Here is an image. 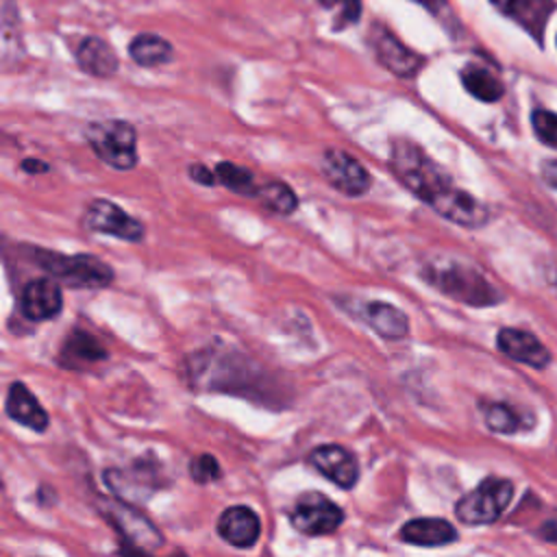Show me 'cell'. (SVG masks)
<instances>
[{"mask_svg": "<svg viewBox=\"0 0 557 557\" xmlns=\"http://www.w3.org/2000/svg\"><path fill=\"white\" fill-rule=\"evenodd\" d=\"M389 168L411 194L431 205L442 218L466 228L483 226L490 220V209L472 194L457 187L420 146L396 139L392 144Z\"/></svg>", "mask_w": 557, "mask_h": 557, "instance_id": "1", "label": "cell"}, {"mask_svg": "<svg viewBox=\"0 0 557 557\" xmlns=\"http://www.w3.org/2000/svg\"><path fill=\"white\" fill-rule=\"evenodd\" d=\"M422 276L426 283H431L446 296L461 300L466 305L485 307L503 300L500 292L481 272L457 261L431 263L422 270Z\"/></svg>", "mask_w": 557, "mask_h": 557, "instance_id": "2", "label": "cell"}, {"mask_svg": "<svg viewBox=\"0 0 557 557\" xmlns=\"http://www.w3.org/2000/svg\"><path fill=\"white\" fill-rule=\"evenodd\" d=\"M91 150L115 170H131L137 165V133L131 122L100 120L85 131Z\"/></svg>", "mask_w": 557, "mask_h": 557, "instance_id": "3", "label": "cell"}, {"mask_svg": "<svg viewBox=\"0 0 557 557\" xmlns=\"http://www.w3.org/2000/svg\"><path fill=\"white\" fill-rule=\"evenodd\" d=\"M39 268L72 287H104L113 278V270L94 255H59L50 250L33 252Z\"/></svg>", "mask_w": 557, "mask_h": 557, "instance_id": "4", "label": "cell"}, {"mask_svg": "<svg viewBox=\"0 0 557 557\" xmlns=\"http://www.w3.org/2000/svg\"><path fill=\"white\" fill-rule=\"evenodd\" d=\"M513 496V483L490 476L459 498L455 513L463 524H490L503 516Z\"/></svg>", "mask_w": 557, "mask_h": 557, "instance_id": "5", "label": "cell"}, {"mask_svg": "<svg viewBox=\"0 0 557 557\" xmlns=\"http://www.w3.org/2000/svg\"><path fill=\"white\" fill-rule=\"evenodd\" d=\"M289 522L305 535H326L344 522V511L324 494L305 492L296 498L289 511Z\"/></svg>", "mask_w": 557, "mask_h": 557, "instance_id": "6", "label": "cell"}, {"mask_svg": "<svg viewBox=\"0 0 557 557\" xmlns=\"http://www.w3.org/2000/svg\"><path fill=\"white\" fill-rule=\"evenodd\" d=\"M100 511L102 516H107L111 527L120 531L122 540L133 544L137 550H154L163 544L161 533L150 524V520L131 505H126V500H102Z\"/></svg>", "mask_w": 557, "mask_h": 557, "instance_id": "7", "label": "cell"}, {"mask_svg": "<svg viewBox=\"0 0 557 557\" xmlns=\"http://www.w3.org/2000/svg\"><path fill=\"white\" fill-rule=\"evenodd\" d=\"M368 44L379 63L400 78H411L422 67V57L407 48L387 26L374 22L368 33Z\"/></svg>", "mask_w": 557, "mask_h": 557, "instance_id": "8", "label": "cell"}, {"mask_svg": "<svg viewBox=\"0 0 557 557\" xmlns=\"http://www.w3.org/2000/svg\"><path fill=\"white\" fill-rule=\"evenodd\" d=\"M83 222L89 231L113 235V237H120L126 242H139L144 237L141 222L135 220L133 215H128L115 202L104 200V198H96L87 205Z\"/></svg>", "mask_w": 557, "mask_h": 557, "instance_id": "9", "label": "cell"}, {"mask_svg": "<svg viewBox=\"0 0 557 557\" xmlns=\"http://www.w3.org/2000/svg\"><path fill=\"white\" fill-rule=\"evenodd\" d=\"M159 470L157 466H148L146 459H137L133 468L126 470H117L111 468L102 474L104 483L111 487V492H115L122 500L126 503H141L146 500L154 490H159V479H157Z\"/></svg>", "mask_w": 557, "mask_h": 557, "instance_id": "10", "label": "cell"}, {"mask_svg": "<svg viewBox=\"0 0 557 557\" xmlns=\"http://www.w3.org/2000/svg\"><path fill=\"white\" fill-rule=\"evenodd\" d=\"M324 178L346 196H361L370 187L368 170L344 150H326L322 157Z\"/></svg>", "mask_w": 557, "mask_h": 557, "instance_id": "11", "label": "cell"}, {"mask_svg": "<svg viewBox=\"0 0 557 557\" xmlns=\"http://www.w3.org/2000/svg\"><path fill=\"white\" fill-rule=\"evenodd\" d=\"M309 461L322 476L331 479L342 490H350L359 481V461H357V457L339 444L315 446L309 453Z\"/></svg>", "mask_w": 557, "mask_h": 557, "instance_id": "12", "label": "cell"}, {"mask_svg": "<svg viewBox=\"0 0 557 557\" xmlns=\"http://www.w3.org/2000/svg\"><path fill=\"white\" fill-rule=\"evenodd\" d=\"M63 309L61 287L54 278H35L24 285L20 296V311L33 322L50 320Z\"/></svg>", "mask_w": 557, "mask_h": 557, "instance_id": "13", "label": "cell"}, {"mask_svg": "<svg viewBox=\"0 0 557 557\" xmlns=\"http://www.w3.org/2000/svg\"><path fill=\"white\" fill-rule=\"evenodd\" d=\"M496 344L500 352L511 357L513 361H520L531 368H546L550 363V352L548 348L533 335L520 329H503L496 335Z\"/></svg>", "mask_w": 557, "mask_h": 557, "instance_id": "14", "label": "cell"}, {"mask_svg": "<svg viewBox=\"0 0 557 557\" xmlns=\"http://www.w3.org/2000/svg\"><path fill=\"white\" fill-rule=\"evenodd\" d=\"M218 533L231 546L248 548L259 540L261 522H259V516L250 507L233 505L220 513Z\"/></svg>", "mask_w": 557, "mask_h": 557, "instance_id": "15", "label": "cell"}, {"mask_svg": "<svg viewBox=\"0 0 557 557\" xmlns=\"http://www.w3.org/2000/svg\"><path fill=\"white\" fill-rule=\"evenodd\" d=\"M503 15L527 28L537 41L555 9L553 0H490Z\"/></svg>", "mask_w": 557, "mask_h": 557, "instance_id": "16", "label": "cell"}, {"mask_svg": "<svg viewBox=\"0 0 557 557\" xmlns=\"http://www.w3.org/2000/svg\"><path fill=\"white\" fill-rule=\"evenodd\" d=\"M4 411L11 420L20 422L22 426H28L37 433L48 429V413L39 405V400L30 394V389L22 381H13L7 394Z\"/></svg>", "mask_w": 557, "mask_h": 557, "instance_id": "17", "label": "cell"}, {"mask_svg": "<svg viewBox=\"0 0 557 557\" xmlns=\"http://www.w3.org/2000/svg\"><path fill=\"white\" fill-rule=\"evenodd\" d=\"M76 63L83 72H87L91 76H98V78H109L120 67L115 50L100 37H85L78 44Z\"/></svg>", "mask_w": 557, "mask_h": 557, "instance_id": "18", "label": "cell"}, {"mask_svg": "<svg viewBox=\"0 0 557 557\" xmlns=\"http://www.w3.org/2000/svg\"><path fill=\"white\" fill-rule=\"evenodd\" d=\"M400 540L416 546H444L457 540V529L444 518H413L403 524Z\"/></svg>", "mask_w": 557, "mask_h": 557, "instance_id": "19", "label": "cell"}, {"mask_svg": "<svg viewBox=\"0 0 557 557\" xmlns=\"http://www.w3.org/2000/svg\"><path fill=\"white\" fill-rule=\"evenodd\" d=\"M363 318L370 324V329L376 331L385 339L405 337L407 331H409L407 315L389 302H381V300L368 302L366 309H363Z\"/></svg>", "mask_w": 557, "mask_h": 557, "instance_id": "20", "label": "cell"}, {"mask_svg": "<svg viewBox=\"0 0 557 557\" xmlns=\"http://www.w3.org/2000/svg\"><path fill=\"white\" fill-rule=\"evenodd\" d=\"M107 357L104 346L87 331H74L59 355V361L63 368H85L89 363L102 361Z\"/></svg>", "mask_w": 557, "mask_h": 557, "instance_id": "21", "label": "cell"}, {"mask_svg": "<svg viewBox=\"0 0 557 557\" xmlns=\"http://www.w3.org/2000/svg\"><path fill=\"white\" fill-rule=\"evenodd\" d=\"M128 54L141 67H157V65L170 63V59L174 57V48L161 35L139 33L137 37L131 39Z\"/></svg>", "mask_w": 557, "mask_h": 557, "instance_id": "22", "label": "cell"}, {"mask_svg": "<svg viewBox=\"0 0 557 557\" xmlns=\"http://www.w3.org/2000/svg\"><path fill=\"white\" fill-rule=\"evenodd\" d=\"M461 83L466 87L468 94H472L474 98L483 100V102H496L505 87L503 83L483 65H476V63H468L463 70H461Z\"/></svg>", "mask_w": 557, "mask_h": 557, "instance_id": "23", "label": "cell"}, {"mask_svg": "<svg viewBox=\"0 0 557 557\" xmlns=\"http://www.w3.org/2000/svg\"><path fill=\"white\" fill-rule=\"evenodd\" d=\"M215 176L218 183H222L226 189L235 191V194H246V196H255L259 191V187L255 185V176L248 168L228 163V161H220L215 165Z\"/></svg>", "mask_w": 557, "mask_h": 557, "instance_id": "24", "label": "cell"}, {"mask_svg": "<svg viewBox=\"0 0 557 557\" xmlns=\"http://www.w3.org/2000/svg\"><path fill=\"white\" fill-rule=\"evenodd\" d=\"M257 196L261 198V202H263L270 211L283 213V215H289V213L296 211V207H298L296 194H294L292 187L285 185L283 181H270V183L261 185L259 191H257Z\"/></svg>", "mask_w": 557, "mask_h": 557, "instance_id": "25", "label": "cell"}, {"mask_svg": "<svg viewBox=\"0 0 557 557\" xmlns=\"http://www.w3.org/2000/svg\"><path fill=\"white\" fill-rule=\"evenodd\" d=\"M483 416H485V424L496 433H516L524 429L518 411L505 403L483 405Z\"/></svg>", "mask_w": 557, "mask_h": 557, "instance_id": "26", "label": "cell"}, {"mask_svg": "<svg viewBox=\"0 0 557 557\" xmlns=\"http://www.w3.org/2000/svg\"><path fill=\"white\" fill-rule=\"evenodd\" d=\"M531 124H533V131L540 141L557 148V113L535 109L531 115Z\"/></svg>", "mask_w": 557, "mask_h": 557, "instance_id": "27", "label": "cell"}, {"mask_svg": "<svg viewBox=\"0 0 557 557\" xmlns=\"http://www.w3.org/2000/svg\"><path fill=\"white\" fill-rule=\"evenodd\" d=\"M189 474L194 476L196 483H211V481H215L222 472H220L218 459L205 453V455H198V457L191 459V463H189Z\"/></svg>", "mask_w": 557, "mask_h": 557, "instance_id": "28", "label": "cell"}, {"mask_svg": "<svg viewBox=\"0 0 557 557\" xmlns=\"http://www.w3.org/2000/svg\"><path fill=\"white\" fill-rule=\"evenodd\" d=\"M320 4H324V7H337V4H342V9H344V15L348 17V22H355L357 17H359V0H318Z\"/></svg>", "mask_w": 557, "mask_h": 557, "instance_id": "29", "label": "cell"}, {"mask_svg": "<svg viewBox=\"0 0 557 557\" xmlns=\"http://www.w3.org/2000/svg\"><path fill=\"white\" fill-rule=\"evenodd\" d=\"M189 176H191L194 181L202 183V185H213V183H218L215 170L211 172L209 168H205V165H200V163H194V165H189Z\"/></svg>", "mask_w": 557, "mask_h": 557, "instance_id": "30", "label": "cell"}, {"mask_svg": "<svg viewBox=\"0 0 557 557\" xmlns=\"http://www.w3.org/2000/svg\"><path fill=\"white\" fill-rule=\"evenodd\" d=\"M542 178L557 189V159H548L542 163Z\"/></svg>", "mask_w": 557, "mask_h": 557, "instance_id": "31", "label": "cell"}, {"mask_svg": "<svg viewBox=\"0 0 557 557\" xmlns=\"http://www.w3.org/2000/svg\"><path fill=\"white\" fill-rule=\"evenodd\" d=\"M22 170H26V172H46L48 170V163H44V161H37V159H26V161H22Z\"/></svg>", "mask_w": 557, "mask_h": 557, "instance_id": "32", "label": "cell"}, {"mask_svg": "<svg viewBox=\"0 0 557 557\" xmlns=\"http://www.w3.org/2000/svg\"><path fill=\"white\" fill-rule=\"evenodd\" d=\"M413 2H420L422 7H426L429 11H440V7H444V0H413Z\"/></svg>", "mask_w": 557, "mask_h": 557, "instance_id": "33", "label": "cell"}]
</instances>
